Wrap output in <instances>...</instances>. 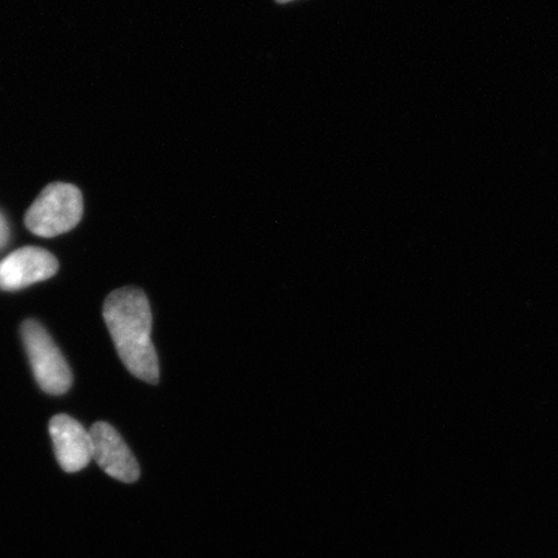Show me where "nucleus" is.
I'll use <instances>...</instances> for the list:
<instances>
[{
    "label": "nucleus",
    "mask_w": 558,
    "mask_h": 558,
    "mask_svg": "<svg viewBox=\"0 0 558 558\" xmlns=\"http://www.w3.org/2000/svg\"><path fill=\"white\" fill-rule=\"evenodd\" d=\"M102 314L123 365L137 379L158 384L159 361L151 341L153 316L145 292L137 288L111 292Z\"/></svg>",
    "instance_id": "nucleus-1"
},
{
    "label": "nucleus",
    "mask_w": 558,
    "mask_h": 558,
    "mask_svg": "<svg viewBox=\"0 0 558 558\" xmlns=\"http://www.w3.org/2000/svg\"><path fill=\"white\" fill-rule=\"evenodd\" d=\"M83 197L78 187L66 183L48 185L27 209L25 225L31 232L44 239H53L80 225Z\"/></svg>",
    "instance_id": "nucleus-2"
},
{
    "label": "nucleus",
    "mask_w": 558,
    "mask_h": 558,
    "mask_svg": "<svg viewBox=\"0 0 558 558\" xmlns=\"http://www.w3.org/2000/svg\"><path fill=\"white\" fill-rule=\"evenodd\" d=\"M21 335L39 387L48 395L66 393L73 384L72 369L50 333L37 320L27 319Z\"/></svg>",
    "instance_id": "nucleus-3"
},
{
    "label": "nucleus",
    "mask_w": 558,
    "mask_h": 558,
    "mask_svg": "<svg viewBox=\"0 0 558 558\" xmlns=\"http://www.w3.org/2000/svg\"><path fill=\"white\" fill-rule=\"evenodd\" d=\"M93 439V459L110 477L124 484L140 478V465L128 444L114 427L99 422L89 429Z\"/></svg>",
    "instance_id": "nucleus-4"
},
{
    "label": "nucleus",
    "mask_w": 558,
    "mask_h": 558,
    "mask_svg": "<svg viewBox=\"0 0 558 558\" xmlns=\"http://www.w3.org/2000/svg\"><path fill=\"white\" fill-rule=\"evenodd\" d=\"M59 262L47 250L34 246L19 248L0 263V289L15 291L58 274Z\"/></svg>",
    "instance_id": "nucleus-5"
},
{
    "label": "nucleus",
    "mask_w": 558,
    "mask_h": 558,
    "mask_svg": "<svg viewBox=\"0 0 558 558\" xmlns=\"http://www.w3.org/2000/svg\"><path fill=\"white\" fill-rule=\"evenodd\" d=\"M50 435L56 459L62 470L75 473L86 469L93 460V439L89 430L75 418L60 414L51 418Z\"/></svg>",
    "instance_id": "nucleus-6"
},
{
    "label": "nucleus",
    "mask_w": 558,
    "mask_h": 558,
    "mask_svg": "<svg viewBox=\"0 0 558 558\" xmlns=\"http://www.w3.org/2000/svg\"><path fill=\"white\" fill-rule=\"evenodd\" d=\"M276 2L278 4H286V3L294 2V0H276Z\"/></svg>",
    "instance_id": "nucleus-7"
}]
</instances>
